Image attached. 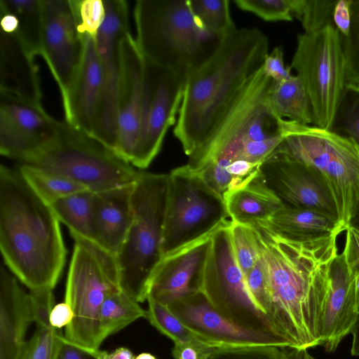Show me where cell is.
Segmentation results:
<instances>
[{
  "mask_svg": "<svg viewBox=\"0 0 359 359\" xmlns=\"http://www.w3.org/2000/svg\"><path fill=\"white\" fill-rule=\"evenodd\" d=\"M351 334L353 336L351 348V355L353 356H359V313Z\"/></svg>",
  "mask_w": 359,
  "mask_h": 359,
  "instance_id": "cell-54",
  "label": "cell"
},
{
  "mask_svg": "<svg viewBox=\"0 0 359 359\" xmlns=\"http://www.w3.org/2000/svg\"><path fill=\"white\" fill-rule=\"evenodd\" d=\"M330 130L359 144V84L346 83Z\"/></svg>",
  "mask_w": 359,
  "mask_h": 359,
  "instance_id": "cell-35",
  "label": "cell"
},
{
  "mask_svg": "<svg viewBox=\"0 0 359 359\" xmlns=\"http://www.w3.org/2000/svg\"><path fill=\"white\" fill-rule=\"evenodd\" d=\"M232 222L251 224L268 220L285 205L263 178L259 169L224 196Z\"/></svg>",
  "mask_w": 359,
  "mask_h": 359,
  "instance_id": "cell-26",
  "label": "cell"
},
{
  "mask_svg": "<svg viewBox=\"0 0 359 359\" xmlns=\"http://www.w3.org/2000/svg\"><path fill=\"white\" fill-rule=\"evenodd\" d=\"M44 0H0V11L14 14L19 22L15 33L35 56L43 57Z\"/></svg>",
  "mask_w": 359,
  "mask_h": 359,
  "instance_id": "cell-30",
  "label": "cell"
},
{
  "mask_svg": "<svg viewBox=\"0 0 359 359\" xmlns=\"http://www.w3.org/2000/svg\"><path fill=\"white\" fill-rule=\"evenodd\" d=\"M133 352L126 347H119L113 352L100 351L99 359H133Z\"/></svg>",
  "mask_w": 359,
  "mask_h": 359,
  "instance_id": "cell-52",
  "label": "cell"
},
{
  "mask_svg": "<svg viewBox=\"0 0 359 359\" xmlns=\"http://www.w3.org/2000/svg\"><path fill=\"white\" fill-rule=\"evenodd\" d=\"M18 170L30 188L49 205L68 195L87 190L64 175L36 165L22 163Z\"/></svg>",
  "mask_w": 359,
  "mask_h": 359,
  "instance_id": "cell-32",
  "label": "cell"
},
{
  "mask_svg": "<svg viewBox=\"0 0 359 359\" xmlns=\"http://www.w3.org/2000/svg\"><path fill=\"white\" fill-rule=\"evenodd\" d=\"M104 22L96 38L102 87L93 138L116 153L118 142V108L121 79L120 44L130 33L126 0H103Z\"/></svg>",
  "mask_w": 359,
  "mask_h": 359,
  "instance_id": "cell-14",
  "label": "cell"
},
{
  "mask_svg": "<svg viewBox=\"0 0 359 359\" xmlns=\"http://www.w3.org/2000/svg\"><path fill=\"white\" fill-rule=\"evenodd\" d=\"M1 31L7 34H15L18 29L19 22L17 17L9 12L0 11Z\"/></svg>",
  "mask_w": 359,
  "mask_h": 359,
  "instance_id": "cell-51",
  "label": "cell"
},
{
  "mask_svg": "<svg viewBox=\"0 0 359 359\" xmlns=\"http://www.w3.org/2000/svg\"><path fill=\"white\" fill-rule=\"evenodd\" d=\"M356 290H357V310L359 313V274H355Z\"/></svg>",
  "mask_w": 359,
  "mask_h": 359,
  "instance_id": "cell-57",
  "label": "cell"
},
{
  "mask_svg": "<svg viewBox=\"0 0 359 359\" xmlns=\"http://www.w3.org/2000/svg\"><path fill=\"white\" fill-rule=\"evenodd\" d=\"M272 83L262 67L235 95L186 165L196 169L212 161H240L250 143L280 135L281 118L274 114L269 101Z\"/></svg>",
  "mask_w": 359,
  "mask_h": 359,
  "instance_id": "cell-6",
  "label": "cell"
},
{
  "mask_svg": "<svg viewBox=\"0 0 359 359\" xmlns=\"http://www.w3.org/2000/svg\"><path fill=\"white\" fill-rule=\"evenodd\" d=\"M311 100L313 125L330 130L347 83L341 36L332 25L299 34L291 65Z\"/></svg>",
  "mask_w": 359,
  "mask_h": 359,
  "instance_id": "cell-12",
  "label": "cell"
},
{
  "mask_svg": "<svg viewBox=\"0 0 359 359\" xmlns=\"http://www.w3.org/2000/svg\"><path fill=\"white\" fill-rule=\"evenodd\" d=\"M141 318L147 310L121 287L111 290L105 297L99 312V326L104 341Z\"/></svg>",
  "mask_w": 359,
  "mask_h": 359,
  "instance_id": "cell-31",
  "label": "cell"
},
{
  "mask_svg": "<svg viewBox=\"0 0 359 359\" xmlns=\"http://www.w3.org/2000/svg\"><path fill=\"white\" fill-rule=\"evenodd\" d=\"M345 232L343 253L351 271L359 274V229L351 225Z\"/></svg>",
  "mask_w": 359,
  "mask_h": 359,
  "instance_id": "cell-48",
  "label": "cell"
},
{
  "mask_svg": "<svg viewBox=\"0 0 359 359\" xmlns=\"http://www.w3.org/2000/svg\"><path fill=\"white\" fill-rule=\"evenodd\" d=\"M135 183L93 195L96 243L116 256L133 220L132 198Z\"/></svg>",
  "mask_w": 359,
  "mask_h": 359,
  "instance_id": "cell-24",
  "label": "cell"
},
{
  "mask_svg": "<svg viewBox=\"0 0 359 359\" xmlns=\"http://www.w3.org/2000/svg\"><path fill=\"white\" fill-rule=\"evenodd\" d=\"M337 1V0H292V15L300 21L304 33L317 32L329 25L334 27L333 13Z\"/></svg>",
  "mask_w": 359,
  "mask_h": 359,
  "instance_id": "cell-34",
  "label": "cell"
},
{
  "mask_svg": "<svg viewBox=\"0 0 359 359\" xmlns=\"http://www.w3.org/2000/svg\"><path fill=\"white\" fill-rule=\"evenodd\" d=\"M307 352L306 349L285 346L283 347L282 359H306Z\"/></svg>",
  "mask_w": 359,
  "mask_h": 359,
  "instance_id": "cell-53",
  "label": "cell"
},
{
  "mask_svg": "<svg viewBox=\"0 0 359 359\" xmlns=\"http://www.w3.org/2000/svg\"><path fill=\"white\" fill-rule=\"evenodd\" d=\"M120 52L121 79L116 154L130 163L140 132L144 58L130 32L122 39Z\"/></svg>",
  "mask_w": 359,
  "mask_h": 359,
  "instance_id": "cell-20",
  "label": "cell"
},
{
  "mask_svg": "<svg viewBox=\"0 0 359 359\" xmlns=\"http://www.w3.org/2000/svg\"><path fill=\"white\" fill-rule=\"evenodd\" d=\"M262 69L264 74L274 81H280L292 74L291 67L285 65L282 46H276L271 53H268L265 57Z\"/></svg>",
  "mask_w": 359,
  "mask_h": 359,
  "instance_id": "cell-47",
  "label": "cell"
},
{
  "mask_svg": "<svg viewBox=\"0 0 359 359\" xmlns=\"http://www.w3.org/2000/svg\"><path fill=\"white\" fill-rule=\"evenodd\" d=\"M274 231L299 241H311L339 236L337 219L311 209L285 205L268 220L262 222Z\"/></svg>",
  "mask_w": 359,
  "mask_h": 359,
  "instance_id": "cell-27",
  "label": "cell"
},
{
  "mask_svg": "<svg viewBox=\"0 0 359 359\" xmlns=\"http://www.w3.org/2000/svg\"><path fill=\"white\" fill-rule=\"evenodd\" d=\"M269 46L258 28L237 29L186 79L173 130L186 155L201 147L235 95L262 67Z\"/></svg>",
  "mask_w": 359,
  "mask_h": 359,
  "instance_id": "cell-3",
  "label": "cell"
},
{
  "mask_svg": "<svg viewBox=\"0 0 359 359\" xmlns=\"http://www.w3.org/2000/svg\"><path fill=\"white\" fill-rule=\"evenodd\" d=\"M147 301V319L161 334L172 340L174 343L194 337L167 306L150 297Z\"/></svg>",
  "mask_w": 359,
  "mask_h": 359,
  "instance_id": "cell-37",
  "label": "cell"
},
{
  "mask_svg": "<svg viewBox=\"0 0 359 359\" xmlns=\"http://www.w3.org/2000/svg\"><path fill=\"white\" fill-rule=\"evenodd\" d=\"M196 339L215 348L290 346L279 337L237 327L220 315L200 291L167 306Z\"/></svg>",
  "mask_w": 359,
  "mask_h": 359,
  "instance_id": "cell-17",
  "label": "cell"
},
{
  "mask_svg": "<svg viewBox=\"0 0 359 359\" xmlns=\"http://www.w3.org/2000/svg\"><path fill=\"white\" fill-rule=\"evenodd\" d=\"M231 222L221 226L212 236L200 292L220 315L237 327L287 341L250 295L233 250Z\"/></svg>",
  "mask_w": 359,
  "mask_h": 359,
  "instance_id": "cell-10",
  "label": "cell"
},
{
  "mask_svg": "<svg viewBox=\"0 0 359 359\" xmlns=\"http://www.w3.org/2000/svg\"><path fill=\"white\" fill-rule=\"evenodd\" d=\"M184 84L180 74L144 58L140 132L130 162L135 168H148L159 153L168 129L175 124Z\"/></svg>",
  "mask_w": 359,
  "mask_h": 359,
  "instance_id": "cell-13",
  "label": "cell"
},
{
  "mask_svg": "<svg viewBox=\"0 0 359 359\" xmlns=\"http://www.w3.org/2000/svg\"><path fill=\"white\" fill-rule=\"evenodd\" d=\"M240 9L268 22L292 21V0H234Z\"/></svg>",
  "mask_w": 359,
  "mask_h": 359,
  "instance_id": "cell-39",
  "label": "cell"
},
{
  "mask_svg": "<svg viewBox=\"0 0 359 359\" xmlns=\"http://www.w3.org/2000/svg\"><path fill=\"white\" fill-rule=\"evenodd\" d=\"M60 126L41 103L0 91L1 156L28 163L56 137Z\"/></svg>",
  "mask_w": 359,
  "mask_h": 359,
  "instance_id": "cell-15",
  "label": "cell"
},
{
  "mask_svg": "<svg viewBox=\"0 0 359 359\" xmlns=\"http://www.w3.org/2000/svg\"><path fill=\"white\" fill-rule=\"evenodd\" d=\"M229 0H189L191 11L200 24L224 39L237 29L230 13Z\"/></svg>",
  "mask_w": 359,
  "mask_h": 359,
  "instance_id": "cell-33",
  "label": "cell"
},
{
  "mask_svg": "<svg viewBox=\"0 0 359 359\" xmlns=\"http://www.w3.org/2000/svg\"><path fill=\"white\" fill-rule=\"evenodd\" d=\"M0 250L29 290L57 284L66 259L60 221L18 169L0 166Z\"/></svg>",
  "mask_w": 359,
  "mask_h": 359,
  "instance_id": "cell-2",
  "label": "cell"
},
{
  "mask_svg": "<svg viewBox=\"0 0 359 359\" xmlns=\"http://www.w3.org/2000/svg\"><path fill=\"white\" fill-rule=\"evenodd\" d=\"M269 101L278 118L303 125L313 124L311 100L298 75L292 74L280 81H273Z\"/></svg>",
  "mask_w": 359,
  "mask_h": 359,
  "instance_id": "cell-28",
  "label": "cell"
},
{
  "mask_svg": "<svg viewBox=\"0 0 359 359\" xmlns=\"http://www.w3.org/2000/svg\"><path fill=\"white\" fill-rule=\"evenodd\" d=\"M100 351L74 343L59 332L53 359H99Z\"/></svg>",
  "mask_w": 359,
  "mask_h": 359,
  "instance_id": "cell-45",
  "label": "cell"
},
{
  "mask_svg": "<svg viewBox=\"0 0 359 359\" xmlns=\"http://www.w3.org/2000/svg\"><path fill=\"white\" fill-rule=\"evenodd\" d=\"M253 231L272 304L271 320L293 348L320 346V328L329 266L337 256V236L299 241L262 222Z\"/></svg>",
  "mask_w": 359,
  "mask_h": 359,
  "instance_id": "cell-1",
  "label": "cell"
},
{
  "mask_svg": "<svg viewBox=\"0 0 359 359\" xmlns=\"http://www.w3.org/2000/svg\"><path fill=\"white\" fill-rule=\"evenodd\" d=\"M245 278L247 287L253 300L272 322L271 318L272 304L269 288L259 257L253 268L245 276Z\"/></svg>",
  "mask_w": 359,
  "mask_h": 359,
  "instance_id": "cell-42",
  "label": "cell"
},
{
  "mask_svg": "<svg viewBox=\"0 0 359 359\" xmlns=\"http://www.w3.org/2000/svg\"><path fill=\"white\" fill-rule=\"evenodd\" d=\"M81 36L82 57L63 109L69 125L93 137L102 87V70L95 38L87 33Z\"/></svg>",
  "mask_w": 359,
  "mask_h": 359,
  "instance_id": "cell-22",
  "label": "cell"
},
{
  "mask_svg": "<svg viewBox=\"0 0 359 359\" xmlns=\"http://www.w3.org/2000/svg\"><path fill=\"white\" fill-rule=\"evenodd\" d=\"M283 347L250 346L215 348L209 359H282Z\"/></svg>",
  "mask_w": 359,
  "mask_h": 359,
  "instance_id": "cell-43",
  "label": "cell"
},
{
  "mask_svg": "<svg viewBox=\"0 0 359 359\" xmlns=\"http://www.w3.org/2000/svg\"><path fill=\"white\" fill-rule=\"evenodd\" d=\"M229 232L236 262L245 276L259 259L252 229L248 224L232 222Z\"/></svg>",
  "mask_w": 359,
  "mask_h": 359,
  "instance_id": "cell-36",
  "label": "cell"
},
{
  "mask_svg": "<svg viewBox=\"0 0 359 359\" xmlns=\"http://www.w3.org/2000/svg\"><path fill=\"white\" fill-rule=\"evenodd\" d=\"M81 34L96 38L105 17L103 0H72Z\"/></svg>",
  "mask_w": 359,
  "mask_h": 359,
  "instance_id": "cell-40",
  "label": "cell"
},
{
  "mask_svg": "<svg viewBox=\"0 0 359 359\" xmlns=\"http://www.w3.org/2000/svg\"><path fill=\"white\" fill-rule=\"evenodd\" d=\"M34 55L15 34L0 33V91L41 103L38 67Z\"/></svg>",
  "mask_w": 359,
  "mask_h": 359,
  "instance_id": "cell-25",
  "label": "cell"
},
{
  "mask_svg": "<svg viewBox=\"0 0 359 359\" xmlns=\"http://www.w3.org/2000/svg\"><path fill=\"white\" fill-rule=\"evenodd\" d=\"M57 172L97 193L132 184L141 171L102 143L60 121L56 137L28 163Z\"/></svg>",
  "mask_w": 359,
  "mask_h": 359,
  "instance_id": "cell-9",
  "label": "cell"
},
{
  "mask_svg": "<svg viewBox=\"0 0 359 359\" xmlns=\"http://www.w3.org/2000/svg\"><path fill=\"white\" fill-rule=\"evenodd\" d=\"M351 2L352 0H337L334 6L333 13L334 25L339 32L341 37L346 36L350 29Z\"/></svg>",
  "mask_w": 359,
  "mask_h": 359,
  "instance_id": "cell-49",
  "label": "cell"
},
{
  "mask_svg": "<svg viewBox=\"0 0 359 359\" xmlns=\"http://www.w3.org/2000/svg\"><path fill=\"white\" fill-rule=\"evenodd\" d=\"M43 50V57L57 83L64 106L83 53L72 0H44Z\"/></svg>",
  "mask_w": 359,
  "mask_h": 359,
  "instance_id": "cell-16",
  "label": "cell"
},
{
  "mask_svg": "<svg viewBox=\"0 0 359 359\" xmlns=\"http://www.w3.org/2000/svg\"><path fill=\"white\" fill-rule=\"evenodd\" d=\"M259 170L285 205L316 210L338 221L330 194L309 168L287 156L273 155L261 164Z\"/></svg>",
  "mask_w": 359,
  "mask_h": 359,
  "instance_id": "cell-19",
  "label": "cell"
},
{
  "mask_svg": "<svg viewBox=\"0 0 359 359\" xmlns=\"http://www.w3.org/2000/svg\"><path fill=\"white\" fill-rule=\"evenodd\" d=\"M29 295L33 320L36 325L51 327L50 316L54 306L53 289L41 288L32 290H29Z\"/></svg>",
  "mask_w": 359,
  "mask_h": 359,
  "instance_id": "cell-44",
  "label": "cell"
},
{
  "mask_svg": "<svg viewBox=\"0 0 359 359\" xmlns=\"http://www.w3.org/2000/svg\"><path fill=\"white\" fill-rule=\"evenodd\" d=\"M74 250L68 271L65 302L74 318L65 337L87 347L99 348L103 342L99 326L100 307L109 292L121 287L116 256L97 243L72 235Z\"/></svg>",
  "mask_w": 359,
  "mask_h": 359,
  "instance_id": "cell-8",
  "label": "cell"
},
{
  "mask_svg": "<svg viewBox=\"0 0 359 359\" xmlns=\"http://www.w3.org/2000/svg\"><path fill=\"white\" fill-rule=\"evenodd\" d=\"M215 231L162 257L149 278L147 300L150 297L168 306L178 299L200 291L212 236Z\"/></svg>",
  "mask_w": 359,
  "mask_h": 359,
  "instance_id": "cell-18",
  "label": "cell"
},
{
  "mask_svg": "<svg viewBox=\"0 0 359 359\" xmlns=\"http://www.w3.org/2000/svg\"><path fill=\"white\" fill-rule=\"evenodd\" d=\"M358 315L355 274L349 269L342 252L332 261L328 269L320 320V346L327 352H334L351 332Z\"/></svg>",
  "mask_w": 359,
  "mask_h": 359,
  "instance_id": "cell-21",
  "label": "cell"
},
{
  "mask_svg": "<svg viewBox=\"0 0 359 359\" xmlns=\"http://www.w3.org/2000/svg\"><path fill=\"white\" fill-rule=\"evenodd\" d=\"M348 34L341 37L347 83L359 84V0H352Z\"/></svg>",
  "mask_w": 359,
  "mask_h": 359,
  "instance_id": "cell-38",
  "label": "cell"
},
{
  "mask_svg": "<svg viewBox=\"0 0 359 359\" xmlns=\"http://www.w3.org/2000/svg\"><path fill=\"white\" fill-rule=\"evenodd\" d=\"M279 123L283 139L271 156H287L316 173L333 201L341 231H346L359 203V144L314 125L287 119Z\"/></svg>",
  "mask_w": 359,
  "mask_h": 359,
  "instance_id": "cell-5",
  "label": "cell"
},
{
  "mask_svg": "<svg viewBox=\"0 0 359 359\" xmlns=\"http://www.w3.org/2000/svg\"><path fill=\"white\" fill-rule=\"evenodd\" d=\"M58 332L51 327L36 325L19 359H53Z\"/></svg>",
  "mask_w": 359,
  "mask_h": 359,
  "instance_id": "cell-41",
  "label": "cell"
},
{
  "mask_svg": "<svg viewBox=\"0 0 359 359\" xmlns=\"http://www.w3.org/2000/svg\"><path fill=\"white\" fill-rule=\"evenodd\" d=\"M74 313L70 306L65 302L55 305L50 316L52 327L59 330L67 327L73 320Z\"/></svg>",
  "mask_w": 359,
  "mask_h": 359,
  "instance_id": "cell-50",
  "label": "cell"
},
{
  "mask_svg": "<svg viewBox=\"0 0 359 359\" xmlns=\"http://www.w3.org/2000/svg\"><path fill=\"white\" fill-rule=\"evenodd\" d=\"M168 180V174L141 171L133 193V220L116 255L121 287L139 303L147 300L149 278L163 257Z\"/></svg>",
  "mask_w": 359,
  "mask_h": 359,
  "instance_id": "cell-7",
  "label": "cell"
},
{
  "mask_svg": "<svg viewBox=\"0 0 359 359\" xmlns=\"http://www.w3.org/2000/svg\"><path fill=\"white\" fill-rule=\"evenodd\" d=\"M168 176L163 257L231 221L224 198L186 164Z\"/></svg>",
  "mask_w": 359,
  "mask_h": 359,
  "instance_id": "cell-11",
  "label": "cell"
},
{
  "mask_svg": "<svg viewBox=\"0 0 359 359\" xmlns=\"http://www.w3.org/2000/svg\"><path fill=\"white\" fill-rule=\"evenodd\" d=\"M4 266L0 271V359H19L33 320L29 293Z\"/></svg>",
  "mask_w": 359,
  "mask_h": 359,
  "instance_id": "cell-23",
  "label": "cell"
},
{
  "mask_svg": "<svg viewBox=\"0 0 359 359\" xmlns=\"http://www.w3.org/2000/svg\"><path fill=\"white\" fill-rule=\"evenodd\" d=\"M351 225L359 229V203H358L356 214H355V217L353 219Z\"/></svg>",
  "mask_w": 359,
  "mask_h": 359,
  "instance_id": "cell-56",
  "label": "cell"
},
{
  "mask_svg": "<svg viewBox=\"0 0 359 359\" xmlns=\"http://www.w3.org/2000/svg\"><path fill=\"white\" fill-rule=\"evenodd\" d=\"M133 359H158L153 354L147 352H143L135 356Z\"/></svg>",
  "mask_w": 359,
  "mask_h": 359,
  "instance_id": "cell-55",
  "label": "cell"
},
{
  "mask_svg": "<svg viewBox=\"0 0 359 359\" xmlns=\"http://www.w3.org/2000/svg\"><path fill=\"white\" fill-rule=\"evenodd\" d=\"M137 46L143 57L186 79L205 63L222 39L194 16L189 0H137Z\"/></svg>",
  "mask_w": 359,
  "mask_h": 359,
  "instance_id": "cell-4",
  "label": "cell"
},
{
  "mask_svg": "<svg viewBox=\"0 0 359 359\" xmlns=\"http://www.w3.org/2000/svg\"><path fill=\"white\" fill-rule=\"evenodd\" d=\"M306 359H315L313 357H312L308 352L306 355Z\"/></svg>",
  "mask_w": 359,
  "mask_h": 359,
  "instance_id": "cell-58",
  "label": "cell"
},
{
  "mask_svg": "<svg viewBox=\"0 0 359 359\" xmlns=\"http://www.w3.org/2000/svg\"><path fill=\"white\" fill-rule=\"evenodd\" d=\"M93 195V192L83 190L61 198L50 205L60 222L68 227L71 235L96 243Z\"/></svg>",
  "mask_w": 359,
  "mask_h": 359,
  "instance_id": "cell-29",
  "label": "cell"
},
{
  "mask_svg": "<svg viewBox=\"0 0 359 359\" xmlns=\"http://www.w3.org/2000/svg\"><path fill=\"white\" fill-rule=\"evenodd\" d=\"M215 348L194 337L174 343L172 355L174 359H209Z\"/></svg>",
  "mask_w": 359,
  "mask_h": 359,
  "instance_id": "cell-46",
  "label": "cell"
}]
</instances>
